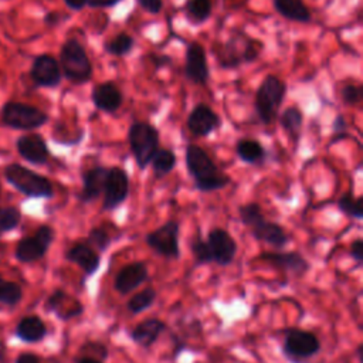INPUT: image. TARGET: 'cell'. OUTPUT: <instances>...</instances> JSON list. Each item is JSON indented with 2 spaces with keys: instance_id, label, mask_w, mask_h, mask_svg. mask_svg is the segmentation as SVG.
<instances>
[{
  "instance_id": "obj_1",
  "label": "cell",
  "mask_w": 363,
  "mask_h": 363,
  "mask_svg": "<svg viewBox=\"0 0 363 363\" xmlns=\"http://www.w3.org/2000/svg\"><path fill=\"white\" fill-rule=\"evenodd\" d=\"M186 167L194 182L197 190L210 193L220 190L230 183V179L220 173L208 153L199 145H187L186 147Z\"/></svg>"
},
{
  "instance_id": "obj_2",
  "label": "cell",
  "mask_w": 363,
  "mask_h": 363,
  "mask_svg": "<svg viewBox=\"0 0 363 363\" xmlns=\"http://www.w3.org/2000/svg\"><path fill=\"white\" fill-rule=\"evenodd\" d=\"M238 216L241 223L250 228V233L255 240L262 241L275 250H282L289 242V237L284 227L278 223L267 220L258 203H247L240 206Z\"/></svg>"
},
{
  "instance_id": "obj_3",
  "label": "cell",
  "mask_w": 363,
  "mask_h": 363,
  "mask_svg": "<svg viewBox=\"0 0 363 363\" xmlns=\"http://www.w3.org/2000/svg\"><path fill=\"white\" fill-rule=\"evenodd\" d=\"M262 44L257 40L241 37H233L225 43H217L213 47L218 64L223 68H235L242 62H252L259 57Z\"/></svg>"
},
{
  "instance_id": "obj_4",
  "label": "cell",
  "mask_w": 363,
  "mask_h": 363,
  "mask_svg": "<svg viewBox=\"0 0 363 363\" xmlns=\"http://www.w3.org/2000/svg\"><path fill=\"white\" fill-rule=\"evenodd\" d=\"M61 74L71 82L82 84L92 77V64L82 44L75 38H68L60 51Z\"/></svg>"
},
{
  "instance_id": "obj_5",
  "label": "cell",
  "mask_w": 363,
  "mask_h": 363,
  "mask_svg": "<svg viewBox=\"0 0 363 363\" xmlns=\"http://www.w3.org/2000/svg\"><path fill=\"white\" fill-rule=\"evenodd\" d=\"M286 85L278 77L268 74L257 88L255 92V112L264 125L272 123L279 106L284 102Z\"/></svg>"
},
{
  "instance_id": "obj_6",
  "label": "cell",
  "mask_w": 363,
  "mask_h": 363,
  "mask_svg": "<svg viewBox=\"0 0 363 363\" xmlns=\"http://www.w3.org/2000/svg\"><path fill=\"white\" fill-rule=\"evenodd\" d=\"M4 179L14 189H17L20 193H23L27 197L50 199L54 194L52 184L47 177L18 163H10L9 166H6Z\"/></svg>"
},
{
  "instance_id": "obj_7",
  "label": "cell",
  "mask_w": 363,
  "mask_h": 363,
  "mask_svg": "<svg viewBox=\"0 0 363 363\" xmlns=\"http://www.w3.org/2000/svg\"><path fill=\"white\" fill-rule=\"evenodd\" d=\"M129 147L139 169H146L159 149V130L149 122L135 121L128 130Z\"/></svg>"
},
{
  "instance_id": "obj_8",
  "label": "cell",
  "mask_w": 363,
  "mask_h": 363,
  "mask_svg": "<svg viewBox=\"0 0 363 363\" xmlns=\"http://www.w3.org/2000/svg\"><path fill=\"white\" fill-rule=\"evenodd\" d=\"M1 122L13 129L33 130L45 125L48 115L37 106L10 101L1 108Z\"/></svg>"
},
{
  "instance_id": "obj_9",
  "label": "cell",
  "mask_w": 363,
  "mask_h": 363,
  "mask_svg": "<svg viewBox=\"0 0 363 363\" xmlns=\"http://www.w3.org/2000/svg\"><path fill=\"white\" fill-rule=\"evenodd\" d=\"M320 350V342L315 333L299 329L289 328L285 330L282 353L292 363H301Z\"/></svg>"
},
{
  "instance_id": "obj_10",
  "label": "cell",
  "mask_w": 363,
  "mask_h": 363,
  "mask_svg": "<svg viewBox=\"0 0 363 363\" xmlns=\"http://www.w3.org/2000/svg\"><path fill=\"white\" fill-rule=\"evenodd\" d=\"M180 224L174 220H169L156 230L146 234V244L159 255L166 258H179L180 245H179Z\"/></svg>"
},
{
  "instance_id": "obj_11",
  "label": "cell",
  "mask_w": 363,
  "mask_h": 363,
  "mask_svg": "<svg viewBox=\"0 0 363 363\" xmlns=\"http://www.w3.org/2000/svg\"><path fill=\"white\" fill-rule=\"evenodd\" d=\"M102 210L109 211L121 206L129 196V177L122 167H108L104 186Z\"/></svg>"
},
{
  "instance_id": "obj_12",
  "label": "cell",
  "mask_w": 363,
  "mask_h": 363,
  "mask_svg": "<svg viewBox=\"0 0 363 363\" xmlns=\"http://www.w3.org/2000/svg\"><path fill=\"white\" fill-rule=\"evenodd\" d=\"M54 240V230L50 225H40L33 237H24L16 247V257L21 262H33L47 252Z\"/></svg>"
},
{
  "instance_id": "obj_13",
  "label": "cell",
  "mask_w": 363,
  "mask_h": 363,
  "mask_svg": "<svg viewBox=\"0 0 363 363\" xmlns=\"http://www.w3.org/2000/svg\"><path fill=\"white\" fill-rule=\"evenodd\" d=\"M207 244L213 257V262L218 265H230L235 258L238 245L233 235L220 227H214L207 234Z\"/></svg>"
},
{
  "instance_id": "obj_14",
  "label": "cell",
  "mask_w": 363,
  "mask_h": 363,
  "mask_svg": "<svg viewBox=\"0 0 363 363\" xmlns=\"http://www.w3.org/2000/svg\"><path fill=\"white\" fill-rule=\"evenodd\" d=\"M30 77L37 86L55 88L61 82L62 74L58 61L48 54H41L34 58Z\"/></svg>"
},
{
  "instance_id": "obj_15",
  "label": "cell",
  "mask_w": 363,
  "mask_h": 363,
  "mask_svg": "<svg viewBox=\"0 0 363 363\" xmlns=\"http://www.w3.org/2000/svg\"><path fill=\"white\" fill-rule=\"evenodd\" d=\"M259 258L284 271L285 274H291L294 277H302L311 268L309 261L298 251L264 252L259 255Z\"/></svg>"
},
{
  "instance_id": "obj_16",
  "label": "cell",
  "mask_w": 363,
  "mask_h": 363,
  "mask_svg": "<svg viewBox=\"0 0 363 363\" xmlns=\"http://www.w3.org/2000/svg\"><path fill=\"white\" fill-rule=\"evenodd\" d=\"M184 75L194 84L206 85L210 77L204 47L200 43H190L186 48Z\"/></svg>"
},
{
  "instance_id": "obj_17",
  "label": "cell",
  "mask_w": 363,
  "mask_h": 363,
  "mask_svg": "<svg viewBox=\"0 0 363 363\" xmlns=\"http://www.w3.org/2000/svg\"><path fill=\"white\" fill-rule=\"evenodd\" d=\"M221 125L220 116L206 104H197L187 116V128L194 136H208Z\"/></svg>"
},
{
  "instance_id": "obj_18",
  "label": "cell",
  "mask_w": 363,
  "mask_h": 363,
  "mask_svg": "<svg viewBox=\"0 0 363 363\" xmlns=\"http://www.w3.org/2000/svg\"><path fill=\"white\" fill-rule=\"evenodd\" d=\"M18 155L33 164H44L50 157L48 146L40 133H26L16 140Z\"/></svg>"
},
{
  "instance_id": "obj_19",
  "label": "cell",
  "mask_w": 363,
  "mask_h": 363,
  "mask_svg": "<svg viewBox=\"0 0 363 363\" xmlns=\"http://www.w3.org/2000/svg\"><path fill=\"white\" fill-rule=\"evenodd\" d=\"M147 278H149V272H147L146 264L142 261L132 262V264L125 265L116 274L115 281H113V288L119 294L128 295L132 291H135L139 285H142Z\"/></svg>"
},
{
  "instance_id": "obj_20",
  "label": "cell",
  "mask_w": 363,
  "mask_h": 363,
  "mask_svg": "<svg viewBox=\"0 0 363 363\" xmlns=\"http://www.w3.org/2000/svg\"><path fill=\"white\" fill-rule=\"evenodd\" d=\"M91 99L99 111L111 113L121 108L123 102V95L115 82L105 81L94 86L91 92Z\"/></svg>"
},
{
  "instance_id": "obj_21",
  "label": "cell",
  "mask_w": 363,
  "mask_h": 363,
  "mask_svg": "<svg viewBox=\"0 0 363 363\" xmlns=\"http://www.w3.org/2000/svg\"><path fill=\"white\" fill-rule=\"evenodd\" d=\"M65 258L77 264L86 275H94L101 265L99 254L86 242L74 244L65 254Z\"/></svg>"
},
{
  "instance_id": "obj_22",
  "label": "cell",
  "mask_w": 363,
  "mask_h": 363,
  "mask_svg": "<svg viewBox=\"0 0 363 363\" xmlns=\"http://www.w3.org/2000/svg\"><path fill=\"white\" fill-rule=\"evenodd\" d=\"M166 330V323L157 318H149L139 322L129 330V337L142 347H150Z\"/></svg>"
},
{
  "instance_id": "obj_23",
  "label": "cell",
  "mask_w": 363,
  "mask_h": 363,
  "mask_svg": "<svg viewBox=\"0 0 363 363\" xmlns=\"http://www.w3.org/2000/svg\"><path fill=\"white\" fill-rule=\"evenodd\" d=\"M106 173L108 167L104 166H95L82 173V190L78 194L82 203H89L102 194Z\"/></svg>"
},
{
  "instance_id": "obj_24",
  "label": "cell",
  "mask_w": 363,
  "mask_h": 363,
  "mask_svg": "<svg viewBox=\"0 0 363 363\" xmlns=\"http://www.w3.org/2000/svg\"><path fill=\"white\" fill-rule=\"evenodd\" d=\"M274 9L286 20L296 23H309L311 10L303 0H272Z\"/></svg>"
},
{
  "instance_id": "obj_25",
  "label": "cell",
  "mask_w": 363,
  "mask_h": 363,
  "mask_svg": "<svg viewBox=\"0 0 363 363\" xmlns=\"http://www.w3.org/2000/svg\"><path fill=\"white\" fill-rule=\"evenodd\" d=\"M235 155L244 163L259 164L264 162L267 152L258 140L250 139V138H242L235 145Z\"/></svg>"
},
{
  "instance_id": "obj_26",
  "label": "cell",
  "mask_w": 363,
  "mask_h": 363,
  "mask_svg": "<svg viewBox=\"0 0 363 363\" xmlns=\"http://www.w3.org/2000/svg\"><path fill=\"white\" fill-rule=\"evenodd\" d=\"M16 333L21 340L35 343L47 335V328L38 316H26L18 322Z\"/></svg>"
},
{
  "instance_id": "obj_27",
  "label": "cell",
  "mask_w": 363,
  "mask_h": 363,
  "mask_svg": "<svg viewBox=\"0 0 363 363\" xmlns=\"http://www.w3.org/2000/svg\"><path fill=\"white\" fill-rule=\"evenodd\" d=\"M213 10L211 0H186L184 14L191 24L204 23Z\"/></svg>"
},
{
  "instance_id": "obj_28",
  "label": "cell",
  "mask_w": 363,
  "mask_h": 363,
  "mask_svg": "<svg viewBox=\"0 0 363 363\" xmlns=\"http://www.w3.org/2000/svg\"><path fill=\"white\" fill-rule=\"evenodd\" d=\"M176 162H177V157L173 150L159 147L153 155L150 164L156 177H164L174 169Z\"/></svg>"
},
{
  "instance_id": "obj_29",
  "label": "cell",
  "mask_w": 363,
  "mask_h": 363,
  "mask_svg": "<svg viewBox=\"0 0 363 363\" xmlns=\"http://www.w3.org/2000/svg\"><path fill=\"white\" fill-rule=\"evenodd\" d=\"M279 123L284 128V130L291 135L294 139L299 136L301 128L303 123V115L298 106H288L279 118Z\"/></svg>"
},
{
  "instance_id": "obj_30",
  "label": "cell",
  "mask_w": 363,
  "mask_h": 363,
  "mask_svg": "<svg viewBox=\"0 0 363 363\" xmlns=\"http://www.w3.org/2000/svg\"><path fill=\"white\" fill-rule=\"evenodd\" d=\"M135 45V40L128 33H119L105 43L104 48L108 54L115 57H123L132 51Z\"/></svg>"
},
{
  "instance_id": "obj_31",
  "label": "cell",
  "mask_w": 363,
  "mask_h": 363,
  "mask_svg": "<svg viewBox=\"0 0 363 363\" xmlns=\"http://www.w3.org/2000/svg\"><path fill=\"white\" fill-rule=\"evenodd\" d=\"M337 208L347 217L360 220L363 218V199L354 197L353 191H346L337 200Z\"/></svg>"
},
{
  "instance_id": "obj_32",
  "label": "cell",
  "mask_w": 363,
  "mask_h": 363,
  "mask_svg": "<svg viewBox=\"0 0 363 363\" xmlns=\"http://www.w3.org/2000/svg\"><path fill=\"white\" fill-rule=\"evenodd\" d=\"M157 292L153 288H146L138 294H135L126 303V308L130 313L138 315L143 311H146L147 308H150L153 305V302L156 301Z\"/></svg>"
},
{
  "instance_id": "obj_33",
  "label": "cell",
  "mask_w": 363,
  "mask_h": 363,
  "mask_svg": "<svg viewBox=\"0 0 363 363\" xmlns=\"http://www.w3.org/2000/svg\"><path fill=\"white\" fill-rule=\"evenodd\" d=\"M190 250H191V254L194 257V264L196 265H204V264L213 262V257H211L208 244L200 235L193 238V241L190 242Z\"/></svg>"
},
{
  "instance_id": "obj_34",
  "label": "cell",
  "mask_w": 363,
  "mask_h": 363,
  "mask_svg": "<svg viewBox=\"0 0 363 363\" xmlns=\"http://www.w3.org/2000/svg\"><path fill=\"white\" fill-rule=\"evenodd\" d=\"M21 288L16 282H10L0 278V301L13 306L21 299Z\"/></svg>"
},
{
  "instance_id": "obj_35",
  "label": "cell",
  "mask_w": 363,
  "mask_h": 363,
  "mask_svg": "<svg viewBox=\"0 0 363 363\" xmlns=\"http://www.w3.org/2000/svg\"><path fill=\"white\" fill-rule=\"evenodd\" d=\"M112 242V237L105 231L102 227H95L88 233L86 244L91 245L94 250L96 248L98 251H105Z\"/></svg>"
},
{
  "instance_id": "obj_36",
  "label": "cell",
  "mask_w": 363,
  "mask_h": 363,
  "mask_svg": "<svg viewBox=\"0 0 363 363\" xmlns=\"http://www.w3.org/2000/svg\"><path fill=\"white\" fill-rule=\"evenodd\" d=\"M20 218H21V214L17 207L9 206V207L0 208V233L16 228L20 223Z\"/></svg>"
},
{
  "instance_id": "obj_37",
  "label": "cell",
  "mask_w": 363,
  "mask_h": 363,
  "mask_svg": "<svg viewBox=\"0 0 363 363\" xmlns=\"http://www.w3.org/2000/svg\"><path fill=\"white\" fill-rule=\"evenodd\" d=\"M340 96H342V101L346 104V105H357L360 101H362V96H363V89L362 86L359 85H354V84H346L342 86L340 89Z\"/></svg>"
},
{
  "instance_id": "obj_38",
  "label": "cell",
  "mask_w": 363,
  "mask_h": 363,
  "mask_svg": "<svg viewBox=\"0 0 363 363\" xmlns=\"http://www.w3.org/2000/svg\"><path fill=\"white\" fill-rule=\"evenodd\" d=\"M346 129H347V123H346L345 118H343L342 115H336V118H335V121H333V130H335L336 136L332 139V143H336L337 140L343 139V138L346 136V135H345Z\"/></svg>"
},
{
  "instance_id": "obj_39",
  "label": "cell",
  "mask_w": 363,
  "mask_h": 363,
  "mask_svg": "<svg viewBox=\"0 0 363 363\" xmlns=\"http://www.w3.org/2000/svg\"><path fill=\"white\" fill-rule=\"evenodd\" d=\"M138 3L145 11H147L150 14L160 13V10L163 7V0H138Z\"/></svg>"
},
{
  "instance_id": "obj_40",
  "label": "cell",
  "mask_w": 363,
  "mask_h": 363,
  "mask_svg": "<svg viewBox=\"0 0 363 363\" xmlns=\"http://www.w3.org/2000/svg\"><path fill=\"white\" fill-rule=\"evenodd\" d=\"M350 257L357 262L362 264L363 261V240L356 238L350 245Z\"/></svg>"
},
{
  "instance_id": "obj_41",
  "label": "cell",
  "mask_w": 363,
  "mask_h": 363,
  "mask_svg": "<svg viewBox=\"0 0 363 363\" xmlns=\"http://www.w3.org/2000/svg\"><path fill=\"white\" fill-rule=\"evenodd\" d=\"M65 18H67L65 14H61V13H58V11H51V13H47V14H45L44 21H45L47 26L54 27V26L60 24L62 20H65Z\"/></svg>"
},
{
  "instance_id": "obj_42",
  "label": "cell",
  "mask_w": 363,
  "mask_h": 363,
  "mask_svg": "<svg viewBox=\"0 0 363 363\" xmlns=\"http://www.w3.org/2000/svg\"><path fill=\"white\" fill-rule=\"evenodd\" d=\"M150 60H152V64L155 65V68H163V67H167L172 64V57L169 55H150Z\"/></svg>"
},
{
  "instance_id": "obj_43",
  "label": "cell",
  "mask_w": 363,
  "mask_h": 363,
  "mask_svg": "<svg viewBox=\"0 0 363 363\" xmlns=\"http://www.w3.org/2000/svg\"><path fill=\"white\" fill-rule=\"evenodd\" d=\"M121 0H86V6L94 9H104V7H113Z\"/></svg>"
},
{
  "instance_id": "obj_44",
  "label": "cell",
  "mask_w": 363,
  "mask_h": 363,
  "mask_svg": "<svg viewBox=\"0 0 363 363\" xmlns=\"http://www.w3.org/2000/svg\"><path fill=\"white\" fill-rule=\"evenodd\" d=\"M65 6L71 10H82L86 6V0H64Z\"/></svg>"
},
{
  "instance_id": "obj_45",
  "label": "cell",
  "mask_w": 363,
  "mask_h": 363,
  "mask_svg": "<svg viewBox=\"0 0 363 363\" xmlns=\"http://www.w3.org/2000/svg\"><path fill=\"white\" fill-rule=\"evenodd\" d=\"M16 363H40L38 359L34 356V354H30V353H24V354H20L17 357V362Z\"/></svg>"
},
{
  "instance_id": "obj_46",
  "label": "cell",
  "mask_w": 363,
  "mask_h": 363,
  "mask_svg": "<svg viewBox=\"0 0 363 363\" xmlns=\"http://www.w3.org/2000/svg\"><path fill=\"white\" fill-rule=\"evenodd\" d=\"M77 363H101V360L95 359V357H91V356H85V357L78 359Z\"/></svg>"
},
{
  "instance_id": "obj_47",
  "label": "cell",
  "mask_w": 363,
  "mask_h": 363,
  "mask_svg": "<svg viewBox=\"0 0 363 363\" xmlns=\"http://www.w3.org/2000/svg\"><path fill=\"white\" fill-rule=\"evenodd\" d=\"M4 362H6V352H4L3 343L0 342V363H4Z\"/></svg>"
}]
</instances>
